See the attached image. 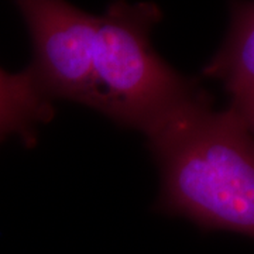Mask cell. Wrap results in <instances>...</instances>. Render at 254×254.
<instances>
[{"instance_id":"5b68a950","label":"cell","mask_w":254,"mask_h":254,"mask_svg":"<svg viewBox=\"0 0 254 254\" xmlns=\"http://www.w3.org/2000/svg\"><path fill=\"white\" fill-rule=\"evenodd\" d=\"M51 115V99L30 69L18 73L0 69V141L13 134L34 141L37 127Z\"/></svg>"},{"instance_id":"6da1fadb","label":"cell","mask_w":254,"mask_h":254,"mask_svg":"<svg viewBox=\"0 0 254 254\" xmlns=\"http://www.w3.org/2000/svg\"><path fill=\"white\" fill-rule=\"evenodd\" d=\"M145 136L163 210L254 239V137L235 110H213L198 93Z\"/></svg>"},{"instance_id":"3957f363","label":"cell","mask_w":254,"mask_h":254,"mask_svg":"<svg viewBox=\"0 0 254 254\" xmlns=\"http://www.w3.org/2000/svg\"><path fill=\"white\" fill-rule=\"evenodd\" d=\"M18 9L27 23L34 61L28 68L50 99L86 105L92 78L96 16L65 1L28 0Z\"/></svg>"},{"instance_id":"8992f818","label":"cell","mask_w":254,"mask_h":254,"mask_svg":"<svg viewBox=\"0 0 254 254\" xmlns=\"http://www.w3.org/2000/svg\"><path fill=\"white\" fill-rule=\"evenodd\" d=\"M230 108L236 112L254 137V91L232 98Z\"/></svg>"},{"instance_id":"277c9868","label":"cell","mask_w":254,"mask_h":254,"mask_svg":"<svg viewBox=\"0 0 254 254\" xmlns=\"http://www.w3.org/2000/svg\"><path fill=\"white\" fill-rule=\"evenodd\" d=\"M223 83L232 98L254 91V3L233 9L226 41L205 68Z\"/></svg>"},{"instance_id":"7a4b0ae2","label":"cell","mask_w":254,"mask_h":254,"mask_svg":"<svg viewBox=\"0 0 254 254\" xmlns=\"http://www.w3.org/2000/svg\"><path fill=\"white\" fill-rule=\"evenodd\" d=\"M161 13L151 3H113L96 16L92 78L85 106L148 134L198 91L151 43Z\"/></svg>"}]
</instances>
